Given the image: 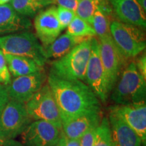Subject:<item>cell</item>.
Listing matches in <instances>:
<instances>
[{"label":"cell","mask_w":146,"mask_h":146,"mask_svg":"<svg viewBox=\"0 0 146 146\" xmlns=\"http://www.w3.org/2000/svg\"><path fill=\"white\" fill-rule=\"evenodd\" d=\"M47 82L56 100L62 124L83 115L102 112L99 98L83 81L64 79L50 73Z\"/></svg>","instance_id":"cell-1"},{"label":"cell","mask_w":146,"mask_h":146,"mask_svg":"<svg viewBox=\"0 0 146 146\" xmlns=\"http://www.w3.org/2000/svg\"><path fill=\"white\" fill-rule=\"evenodd\" d=\"M110 95L116 105L145 102L146 80L139 72L134 60L123 69Z\"/></svg>","instance_id":"cell-2"},{"label":"cell","mask_w":146,"mask_h":146,"mask_svg":"<svg viewBox=\"0 0 146 146\" xmlns=\"http://www.w3.org/2000/svg\"><path fill=\"white\" fill-rule=\"evenodd\" d=\"M93 37L76 45L62 57L54 60L51 64L50 73L64 79L85 81Z\"/></svg>","instance_id":"cell-3"},{"label":"cell","mask_w":146,"mask_h":146,"mask_svg":"<svg viewBox=\"0 0 146 146\" xmlns=\"http://www.w3.org/2000/svg\"><path fill=\"white\" fill-rule=\"evenodd\" d=\"M0 50L3 54L31 58L41 67L48 60L39 39L29 31L0 36Z\"/></svg>","instance_id":"cell-4"},{"label":"cell","mask_w":146,"mask_h":146,"mask_svg":"<svg viewBox=\"0 0 146 146\" xmlns=\"http://www.w3.org/2000/svg\"><path fill=\"white\" fill-rule=\"evenodd\" d=\"M110 33L115 45L127 60L137 57L145 49V33L140 27L115 21L110 23Z\"/></svg>","instance_id":"cell-5"},{"label":"cell","mask_w":146,"mask_h":146,"mask_svg":"<svg viewBox=\"0 0 146 146\" xmlns=\"http://www.w3.org/2000/svg\"><path fill=\"white\" fill-rule=\"evenodd\" d=\"M27 112L34 120H44L62 129L59 110L52 91L46 83L25 104Z\"/></svg>","instance_id":"cell-6"},{"label":"cell","mask_w":146,"mask_h":146,"mask_svg":"<svg viewBox=\"0 0 146 146\" xmlns=\"http://www.w3.org/2000/svg\"><path fill=\"white\" fill-rule=\"evenodd\" d=\"M33 120L25 104L10 100L0 114V138L15 139Z\"/></svg>","instance_id":"cell-7"},{"label":"cell","mask_w":146,"mask_h":146,"mask_svg":"<svg viewBox=\"0 0 146 146\" xmlns=\"http://www.w3.org/2000/svg\"><path fill=\"white\" fill-rule=\"evenodd\" d=\"M99 41L100 54L104 70L106 81L109 94L114 88L123 69L127 65V60L121 54L113 41L112 36Z\"/></svg>","instance_id":"cell-8"},{"label":"cell","mask_w":146,"mask_h":146,"mask_svg":"<svg viewBox=\"0 0 146 146\" xmlns=\"http://www.w3.org/2000/svg\"><path fill=\"white\" fill-rule=\"evenodd\" d=\"M85 82L92 89L100 102L104 104L106 102L110 94L100 58L99 41L96 36L91 39V54L85 72Z\"/></svg>","instance_id":"cell-9"},{"label":"cell","mask_w":146,"mask_h":146,"mask_svg":"<svg viewBox=\"0 0 146 146\" xmlns=\"http://www.w3.org/2000/svg\"><path fill=\"white\" fill-rule=\"evenodd\" d=\"M62 129L44 120H34L21 133L23 146H54L59 141Z\"/></svg>","instance_id":"cell-10"},{"label":"cell","mask_w":146,"mask_h":146,"mask_svg":"<svg viewBox=\"0 0 146 146\" xmlns=\"http://www.w3.org/2000/svg\"><path fill=\"white\" fill-rule=\"evenodd\" d=\"M47 79L43 70L14 78L6 86L9 99L26 104L45 85Z\"/></svg>","instance_id":"cell-11"},{"label":"cell","mask_w":146,"mask_h":146,"mask_svg":"<svg viewBox=\"0 0 146 146\" xmlns=\"http://www.w3.org/2000/svg\"><path fill=\"white\" fill-rule=\"evenodd\" d=\"M109 112L116 114L130 127L141 139L143 146L146 145V104H129L114 105L109 108Z\"/></svg>","instance_id":"cell-12"},{"label":"cell","mask_w":146,"mask_h":146,"mask_svg":"<svg viewBox=\"0 0 146 146\" xmlns=\"http://www.w3.org/2000/svg\"><path fill=\"white\" fill-rule=\"evenodd\" d=\"M36 36L45 49L59 36L62 29L57 16V7L51 6L36 14L34 20Z\"/></svg>","instance_id":"cell-13"},{"label":"cell","mask_w":146,"mask_h":146,"mask_svg":"<svg viewBox=\"0 0 146 146\" xmlns=\"http://www.w3.org/2000/svg\"><path fill=\"white\" fill-rule=\"evenodd\" d=\"M120 22L145 29L146 11L137 0H110Z\"/></svg>","instance_id":"cell-14"},{"label":"cell","mask_w":146,"mask_h":146,"mask_svg":"<svg viewBox=\"0 0 146 146\" xmlns=\"http://www.w3.org/2000/svg\"><path fill=\"white\" fill-rule=\"evenodd\" d=\"M108 120L114 146H143L137 134L116 114L109 112Z\"/></svg>","instance_id":"cell-15"},{"label":"cell","mask_w":146,"mask_h":146,"mask_svg":"<svg viewBox=\"0 0 146 146\" xmlns=\"http://www.w3.org/2000/svg\"><path fill=\"white\" fill-rule=\"evenodd\" d=\"M31 27L29 19L18 14L10 4L0 5V35L25 31Z\"/></svg>","instance_id":"cell-16"},{"label":"cell","mask_w":146,"mask_h":146,"mask_svg":"<svg viewBox=\"0 0 146 146\" xmlns=\"http://www.w3.org/2000/svg\"><path fill=\"white\" fill-rule=\"evenodd\" d=\"M102 118V112L83 115L62 124V132L66 138L80 139L90 129L98 127Z\"/></svg>","instance_id":"cell-17"},{"label":"cell","mask_w":146,"mask_h":146,"mask_svg":"<svg viewBox=\"0 0 146 146\" xmlns=\"http://www.w3.org/2000/svg\"><path fill=\"white\" fill-rule=\"evenodd\" d=\"M93 36H75L68 33L58 36L52 43L45 49L47 60L58 59L68 53L74 47Z\"/></svg>","instance_id":"cell-18"},{"label":"cell","mask_w":146,"mask_h":146,"mask_svg":"<svg viewBox=\"0 0 146 146\" xmlns=\"http://www.w3.org/2000/svg\"><path fill=\"white\" fill-rule=\"evenodd\" d=\"M10 74L14 78L28 75L43 70L33 60L23 56L4 54Z\"/></svg>","instance_id":"cell-19"},{"label":"cell","mask_w":146,"mask_h":146,"mask_svg":"<svg viewBox=\"0 0 146 146\" xmlns=\"http://www.w3.org/2000/svg\"><path fill=\"white\" fill-rule=\"evenodd\" d=\"M10 5L20 15L32 17L50 5L52 0H11Z\"/></svg>","instance_id":"cell-20"},{"label":"cell","mask_w":146,"mask_h":146,"mask_svg":"<svg viewBox=\"0 0 146 146\" xmlns=\"http://www.w3.org/2000/svg\"><path fill=\"white\" fill-rule=\"evenodd\" d=\"M110 21L109 18L100 9H98L93 18L92 25L98 39H103L111 36Z\"/></svg>","instance_id":"cell-21"},{"label":"cell","mask_w":146,"mask_h":146,"mask_svg":"<svg viewBox=\"0 0 146 146\" xmlns=\"http://www.w3.org/2000/svg\"><path fill=\"white\" fill-rule=\"evenodd\" d=\"M102 0H78L76 16L91 24L95 12L100 8Z\"/></svg>","instance_id":"cell-22"},{"label":"cell","mask_w":146,"mask_h":146,"mask_svg":"<svg viewBox=\"0 0 146 146\" xmlns=\"http://www.w3.org/2000/svg\"><path fill=\"white\" fill-rule=\"evenodd\" d=\"M66 33L75 36H96L91 24L76 16L67 27Z\"/></svg>","instance_id":"cell-23"},{"label":"cell","mask_w":146,"mask_h":146,"mask_svg":"<svg viewBox=\"0 0 146 146\" xmlns=\"http://www.w3.org/2000/svg\"><path fill=\"white\" fill-rule=\"evenodd\" d=\"M93 146H114L108 118L103 117L96 129V138Z\"/></svg>","instance_id":"cell-24"},{"label":"cell","mask_w":146,"mask_h":146,"mask_svg":"<svg viewBox=\"0 0 146 146\" xmlns=\"http://www.w3.org/2000/svg\"><path fill=\"white\" fill-rule=\"evenodd\" d=\"M57 16L60 27L62 30L67 28L70 23L76 16V13L68 9L57 7Z\"/></svg>","instance_id":"cell-25"},{"label":"cell","mask_w":146,"mask_h":146,"mask_svg":"<svg viewBox=\"0 0 146 146\" xmlns=\"http://www.w3.org/2000/svg\"><path fill=\"white\" fill-rule=\"evenodd\" d=\"M11 82V74L3 52L0 50V83L3 85H9Z\"/></svg>","instance_id":"cell-26"},{"label":"cell","mask_w":146,"mask_h":146,"mask_svg":"<svg viewBox=\"0 0 146 146\" xmlns=\"http://www.w3.org/2000/svg\"><path fill=\"white\" fill-rule=\"evenodd\" d=\"M97 127L87 131L80 138V146H93L96 138Z\"/></svg>","instance_id":"cell-27"},{"label":"cell","mask_w":146,"mask_h":146,"mask_svg":"<svg viewBox=\"0 0 146 146\" xmlns=\"http://www.w3.org/2000/svg\"><path fill=\"white\" fill-rule=\"evenodd\" d=\"M78 0H52V5L68 9L75 12L77 8Z\"/></svg>","instance_id":"cell-28"},{"label":"cell","mask_w":146,"mask_h":146,"mask_svg":"<svg viewBox=\"0 0 146 146\" xmlns=\"http://www.w3.org/2000/svg\"><path fill=\"white\" fill-rule=\"evenodd\" d=\"M136 68L140 73V74L143 76L144 79L146 80V55L145 53L142 54L141 56L137 58L135 60H134Z\"/></svg>","instance_id":"cell-29"},{"label":"cell","mask_w":146,"mask_h":146,"mask_svg":"<svg viewBox=\"0 0 146 146\" xmlns=\"http://www.w3.org/2000/svg\"><path fill=\"white\" fill-rule=\"evenodd\" d=\"M9 96L6 86L0 83V114L9 102Z\"/></svg>","instance_id":"cell-30"},{"label":"cell","mask_w":146,"mask_h":146,"mask_svg":"<svg viewBox=\"0 0 146 146\" xmlns=\"http://www.w3.org/2000/svg\"><path fill=\"white\" fill-rule=\"evenodd\" d=\"M0 146H23L21 141L15 139H1L0 138Z\"/></svg>","instance_id":"cell-31"},{"label":"cell","mask_w":146,"mask_h":146,"mask_svg":"<svg viewBox=\"0 0 146 146\" xmlns=\"http://www.w3.org/2000/svg\"><path fill=\"white\" fill-rule=\"evenodd\" d=\"M66 146H80V139H68L66 137Z\"/></svg>","instance_id":"cell-32"},{"label":"cell","mask_w":146,"mask_h":146,"mask_svg":"<svg viewBox=\"0 0 146 146\" xmlns=\"http://www.w3.org/2000/svg\"><path fill=\"white\" fill-rule=\"evenodd\" d=\"M54 146H66V137L63 132L62 133V135L60 137L59 141Z\"/></svg>","instance_id":"cell-33"},{"label":"cell","mask_w":146,"mask_h":146,"mask_svg":"<svg viewBox=\"0 0 146 146\" xmlns=\"http://www.w3.org/2000/svg\"><path fill=\"white\" fill-rule=\"evenodd\" d=\"M141 7L146 11V0H137Z\"/></svg>","instance_id":"cell-34"},{"label":"cell","mask_w":146,"mask_h":146,"mask_svg":"<svg viewBox=\"0 0 146 146\" xmlns=\"http://www.w3.org/2000/svg\"><path fill=\"white\" fill-rule=\"evenodd\" d=\"M10 1L11 0H0V5L6 4V3L10 2Z\"/></svg>","instance_id":"cell-35"}]
</instances>
